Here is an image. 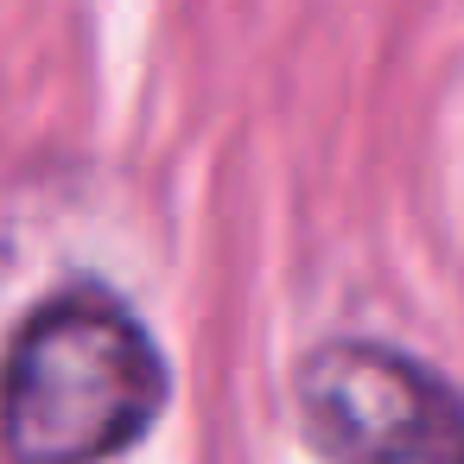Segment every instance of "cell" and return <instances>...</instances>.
<instances>
[{
  "instance_id": "2",
  "label": "cell",
  "mask_w": 464,
  "mask_h": 464,
  "mask_svg": "<svg viewBox=\"0 0 464 464\" xmlns=\"http://www.w3.org/2000/svg\"><path fill=\"white\" fill-rule=\"evenodd\" d=\"M299 420L324 464H464V394L388 343H324L299 369Z\"/></svg>"
},
{
  "instance_id": "1",
  "label": "cell",
  "mask_w": 464,
  "mask_h": 464,
  "mask_svg": "<svg viewBox=\"0 0 464 464\" xmlns=\"http://www.w3.org/2000/svg\"><path fill=\"white\" fill-rule=\"evenodd\" d=\"M160 407L166 362L147 324L96 286L45 299L0 362V445L14 464H109Z\"/></svg>"
}]
</instances>
